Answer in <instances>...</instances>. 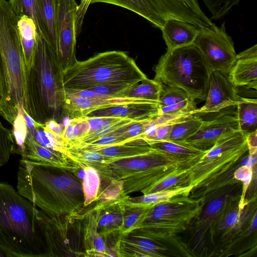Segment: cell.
Returning <instances> with one entry per match:
<instances>
[{
	"label": "cell",
	"instance_id": "5b68a950",
	"mask_svg": "<svg viewBox=\"0 0 257 257\" xmlns=\"http://www.w3.org/2000/svg\"><path fill=\"white\" fill-rule=\"evenodd\" d=\"M248 153L246 135L241 131L217 141L192 167L190 197L197 199L239 182L233 178V172L247 165Z\"/></svg>",
	"mask_w": 257,
	"mask_h": 257
},
{
	"label": "cell",
	"instance_id": "cb8c5ba5",
	"mask_svg": "<svg viewBox=\"0 0 257 257\" xmlns=\"http://www.w3.org/2000/svg\"><path fill=\"white\" fill-rule=\"evenodd\" d=\"M84 118L89 124L90 127L89 132L85 136L68 148H78L90 144L125 125L138 121L119 117H85Z\"/></svg>",
	"mask_w": 257,
	"mask_h": 257
},
{
	"label": "cell",
	"instance_id": "d6986e66",
	"mask_svg": "<svg viewBox=\"0 0 257 257\" xmlns=\"http://www.w3.org/2000/svg\"><path fill=\"white\" fill-rule=\"evenodd\" d=\"M22 159L50 164L76 173L80 167L67 155L42 146L27 135Z\"/></svg>",
	"mask_w": 257,
	"mask_h": 257
},
{
	"label": "cell",
	"instance_id": "bcb514c9",
	"mask_svg": "<svg viewBox=\"0 0 257 257\" xmlns=\"http://www.w3.org/2000/svg\"><path fill=\"white\" fill-rule=\"evenodd\" d=\"M9 3L18 18L27 16L37 26L36 0H9Z\"/></svg>",
	"mask_w": 257,
	"mask_h": 257
},
{
	"label": "cell",
	"instance_id": "f907efd6",
	"mask_svg": "<svg viewBox=\"0 0 257 257\" xmlns=\"http://www.w3.org/2000/svg\"><path fill=\"white\" fill-rule=\"evenodd\" d=\"M173 125V124L159 125L156 135L150 145L158 142L169 141Z\"/></svg>",
	"mask_w": 257,
	"mask_h": 257
},
{
	"label": "cell",
	"instance_id": "f5cc1de1",
	"mask_svg": "<svg viewBox=\"0 0 257 257\" xmlns=\"http://www.w3.org/2000/svg\"><path fill=\"white\" fill-rule=\"evenodd\" d=\"M44 125L47 129L63 138L64 128L55 120H49L44 123Z\"/></svg>",
	"mask_w": 257,
	"mask_h": 257
},
{
	"label": "cell",
	"instance_id": "1f68e13d",
	"mask_svg": "<svg viewBox=\"0 0 257 257\" xmlns=\"http://www.w3.org/2000/svg\"><path fill=\"white\" fill-rule=\"evenodd\" d=\"M80 149L98 153L105 157L115 158L117 161L141 155L151 150L153 147L149 145L124 144L100 148Z\"/></svg>",
	"mask_w": 257,
	"mask_h": 257
},
{
	"label": "cell",
	"instance_id": "d590c367",
	"mask_svg": "<svg viewBox=\"0 0 257 257\" xmlns=\"http://www.w3.org/2000/svg\"><path fill=\"white\" fill-rule=\"evenodd\" d=\"M152 147L176 156L185 158H195L202 156L207 150H202L184 143L170 141H161L150 145Z\"/></svg>",
	"mask_w": 257,
	"mask_h": 257
},
{
	"label": "cell",
	"instance_id": "4dcf8cb0",
	"mask_svg": "<svg viewBox=\"0 0 257 257\" xmlns=\"http://www.w3.org/2000/svg\"><path fill=\"white\" fill-rule=\"evenodd\" d=\"M74 162L82 170L81 181L84 207L86 208L96 201L100 185V176L98 171L93 167L80 162Z\"/></svg>",
	"mask_w": 257,
	"mask_h": 257
},
{
	"label": "cell",
	"instance_id": "603a6c76",
	"mask_svg": "<svg viewBox=\"0 0 257 257\" xmlns=\"http://www.w3.org/2000/svg\"><path fill=\"white\" fill-rule=\"evenodd\" d=\"M161 30L167 50L193 44L198 32L195 26L176 19L167 20Z\"/></svg>",
	"mask_w": 257,
	"mask_h": 257
},
{
	"label": "cell",
	"instance_id": "4316f807",
	"mask_svg": "<svg viewBox=\"0 0 257 257\" xmlns=\"http://www.w3.org/2000/svg\"><path fill=\"white\" fill-rule=\"evenodd\" d=\"M18 26L22 48L25 69L31 65L37 44L38 33L34 21L24 16L18 18Z\"/></svg>",
	"mask_w": 257,
	"mask_h": 257
},
{
	"label": "cell",
	"instance_id": "f1b7e54d",
	"mask_svg": "<svg viewBox=\"0 0 257 257\" xmlns=\"http://www.w3.org/2000/svg\"><path fill=\"white\" fill-rule=\"evenodd\" d=\"M240 131L244 134L257 130V100L242 97L236 105Z\"/></svg>",
	"mask_w": 257,
	"mask_h": 257
},
{
	"label": "cell",
	"instance_id": "30bf717a",
	"mask_svg": "<svg viewBox=\"0 0 257 257\" xmlns=\"http://www.w3.org/2000/svg\"><path fill=\"white\" fill-rule=\"evenodd\" d=\"M223 22L218 27L198 29L193 43L200 51L211 71L228 77L237 56L234 43L225 29Z\"/></svg>",
	"mask_w": 257,
	"mask_h": 257
},
{
	"label": "cell",
	"instance_id": "484cf974",
	"mask_svg": "<svg viewBox=\"0 0 257 257\" xmlns=\"http://www.w3.org/2000/svg\"><path fill=\"white\" fill-rule=\"evenodd\" d=\"M193 189L192 186H188L171 190L152 193L137 197L127 196L123 200L125 208H152L155 205L170 200L177 196H189Z\"/></svg>",
	"mask_w": 257,
	"mask_h": 257
},
{
	"label": "cell",
	"instance_id": "ba28073f",
	"mask_svg": "<svg viewBox=\"0 0 257 257\" xmlns=\"http://www.w3.org/2000/svg\"><path fill=\"white\" fill-rule=\"evenodd\" d=\"M204 198L180 196L151 208L136 235L167 245L177 243V234L189 228L200 213Z\"/></svg>",
	"mask_w": 257,
	"mask_h": 257
},
{
	"label": "cell",
	"instance_id": "60d3db41",
	"mask_svg": "<svg viewBox=\"0 0 257 257\" xmlns=\"http://www.w3.org/2000/svg\"><path fill=\"white\" fill-rule=\"evenodd\" d=\"M13 153L18 152L12 132L0 121V168L9 162Z\"/></svg>",
	"mask_w": 257,
	"mask_h": 257
},
{
	"label": "cell",
	"instance_id": "f35d334b",
	"mask_svg": "<svg viewBox=\"0 0 257 257\" xmlns=\"http://www.w3.org/2000/svg\"><path fill=\"white\" fill-rule=\"evenodd\" d=\"M151 208H125L123 222L120 231L123 236H126L141 228L144 224Z\"/></svg>",
	"mask_w": 257,
	"mask_h": 257
},
{
	"label": "cell",
	"instance_id": "e0dca14e",
	"mask_svg": "<svg viewBox=\"0 0 257 257\" xmlns=\"http://www.w3.org/2000/svg\"><path fill=\"white\" fill-rule=\"evenodd\" d=\"M195 163L152 168L133 173L121 180L123 182V195L126 196L133 192H142L164 178Z\"/></svg>",
	"mask_w": 257,
	"mask_h": 257
},
{
	"label": "cell",
	"instance_id": "83f0119b",
	"mask_svg": "<svg viewBox=\"0 0 257 257\" xmlns=\"http://www.w3.org/2000/svg\"><path fill=\"white\" fill-rule=\"evenodd\" d=\"M163 84L155 79L147 77L130 86L121 97L138 98L159 103Z\"/></svg>",
	"mask_w": 257,
	"mask_h": 257
},
{
	"label": "cell",
	"instance_id": "d4e9b609",
	"mask_svg": "<svg viewBox=\"0 0 257 257\" xmlns=\"http://www.w3.org/2000/svg\"><path fill=\"white\" fill-rule=\"evenodd\" d=\"M125 197L111 203L104 205L97 204L100 206L98 231L104 240L110 234L121 231L125 211L123 203Z\"/></svg>",
	"mask_w": 257,
	"mask_h": 257
},
{
	"label": "cell",
	"instance_id": "db71d44e",
	"mask_svg": "<svg viewBox=\"0 0 257 257\" xmlns=\"http://www.w3.org/2000/svg\"><path fill=\"white\" fill-rule=\"evenodd\" d=\"M0 257H10L9 254L0 248Z\"/></svg>",
	"mask_w": 257,
	"mask_h": 257
},
{
	"label": "cell",
	"instance_id": "9c48e42d",
	"mask_svg": "<svg viewBox=\"0 0 257 257\" xmlns=\"http://www.w3.org/2000/svg\"><path fill=\"white\" fill-rule=\"evenodd\" d=\"M49 217L45 214L50 256H84L83 244L84 213Z\"/></svg>",
	"mask_w": 257,
	"mask_h": 257
},
{
	"label": "cell",
	"instance_id": "6da1fadb",
	"mask_svg": "<svg viewBox=\"0 0 257 257\" xmlns=\"http://www.w3.org/2000/svg\"><path fill=\"white\" fill-rule=\"evenodd\" d=\"M17 180L18 192L49 217L84 208L82 181L71 171L22 159Z\"/></svg>",
	"mask_w": 257,
	"mask_h": 257
},
{
	"label": "cell",
	"instance_id": "681fc988",
	"mask_svg": "<svg viewBox=\"0 0 257 257\" xmlns=\"http://www.w3.org/2000/svg\"><path fill=\"white\" fill-rule=\"evenodd\" d=\"M91 0H80L75 16V28L77 36L81 32L84 16Z\"/></svg>",
	"mask_w": 257,
	"mask_h": 257
},
{
	"label": "cell",
	"instance_id": "836d02e7",
	"mask_svg": "<svg viewBox=\"0 0 257 257\" xmlns=\"http://www.w3.org/2000/svg\"><path fill=\"white\" fill-rule=\"evenodd\" d=\"M203 119L197 114L173 124L169 141L183 143L196 133L201 126Z\"/></svg>",
	"mask_w": 257,
	"mask_h": 257
},
{
	"label": "cell",
	"instance_id": "277c9868",
	"mask_svg": "<svg viewBox=\"0 0 257 257\" xmlns=\"http://www.w3.org/2000/svg\"><path fill=\"white\" fill-rule=\"evenodd\" d=\"M25 71L18 17L0 0V115L12 125L23 107Z\"/></svg>",
	"mask_w": 257,
	"mask_h": 257
},
{
	"label": "cell",
	"instance_id": "ee69618b",
	"mask_svg": "<svg viewBox=\"0 0 257 257\" xmlns=\"http://www.w3.org/2000/svg\"><path fill=\"white\" fill-rule=\"evenodd\" d=\"M211 14V19L218 20L225 16L240 0H202Z\"/></svg>",
	"mask_w": 257,
	"mask_h": 257
},
{
	"label": "cell",
	"instance_id": "ac0fdd59",
	"mask_svg": "<svg viewBox=\"0 0 257 257\" xmlns=\"http://www.w3.org/2000/svg\"><path fill=\"white\" fill-rule=\"evenodd\" d=\"M236 87L257 89V45L237 54L228 76Z\"/></svg>",
	"mask_w": 257,
	"mask_h": 257
},
{
	"label": "cell",
	"instance_id": "8fae6325",
	"mask_svg": "<svg viewBox=\"0 0 257 257\" xmlns=\"http://www.w3.org/2000/svg\"><path fill=\"white\" fill-rule=\"evenodd\" d=\"M201 156L181 158L153 148L141 155L102 165L96 170L100 178L121 180L133 173L149 168L195 163Z\"/></svg>",
	"mask_w": 257,
	"mask_h": 257
},
{
	"label": "cell",
	"instance_id": "f546056e",
	"mask_svg": "<svg viewBox=\"0 0 257 257\" xmlns=\"http://www.w3.org/2000/svg\"><path fill=\"white\" fill-rule=\"evenodd\" d=\"M27 135L42 146L66 155L67 145L64 140L37 122L36 127L27 128Z\"/></svg>",
	"mask_w": 257,
	"mask_h": 257
},
{
	"label": "cell",
	"instance_id": "4fadbf2b",
	"mask_svg": "<svg viewBox=\"0 0 257 257\" xmlns=\"http://www.w3.org/2000/svg\"><path fill=\"white\" fill-rule=\"evenodd\" d=\"M207 118L203 120L198 131L183 143L207 150L219 140L240 131L236 105L227 107Z\"/></svg>",
	"mask_w": 257,
	"mask_h": 257
},
{
	"label": "cell",
	"instance_id": "7a4b0ae2",
	"mask_svg": "<svg viewBox=\"0 0 257 257\" xmlns=\"http://www.w3.org/2000/svg\"><path fill=\"white\" fill-rule=\"evenodd\" d=\"M45 213L0 182V248L10 257L50 256Z\"/></svg>",
	"mask_w": 257,
	"mask_h": 257
},
{
	"label": "cell",
	"instance_id": "816d5d0a",
	"mask_svg": "<svg viewBox=\"0 0 257 257\" xmlns=\"http://www.w3.org/2000/svg\"><path fill=\"white\" fill-rule=\"evenodd\" d=\"M248 152L250 155L257 154V130L246 135Z\"/></svg>",
	"mask_w": 257,
	"mask_h": 257
},
{
	"label": "cell",
	"instance_id": "7c38bea8",
	"mask_svg": "<svg viewBox=\"0 0 257 257\" xmlns=\"http://www.w3.org/2000/svg\"><path fill=\"white\" fill-rule=\"evenodd\" d=\"M241 183L238 182L219 188L205 196L204 204L200 213L191 224L193 228L192 237L193 249L200 251L205 244V237L209 227L225 209L228 202L235 197L241 195L238 193Z\"/></svg>",
	"mask_w": 257,
	"mask_h": 257
},
{
	"label": "cell",
	"instance_id": "2e32d148",
	"mask_svg": "<svg viewBox=\"0 0 257 257\" xmlns=\"http://www.w3.org/2000/svg\"><path fill=\"white\" fill-rule=\"evenodd\" d=\"M159 109V103L137 101L97 109L89 112L85 117H119L138 121H144L158 116Z\"/></svg>",
	"mask_w": 257,
	"mask_h": 257
},
{
	"label": "cell",
	"instance_id": "7dc6e473",
	"mask_svg": "<svg viewBox=\"0 0 257 257\" xmlns=\"http://www.w3.org/2000/svg\"><path fill=\"white\" fill-rule=\"evenodd\" d=\"M130 86H131L123 84H111L97 86L88 89L99 95L121 97V95Z\"/></svg>",
	"mask_w": 257,
	"mask_h": 257
},
{
	"label": "cell",
	"instance_id": "c3c4849f",
	"mask_svg": "<svg viewBox=\"0 0 257 257\" xmlns=\"http://www.w3.org/2000/svg\"><path fill=\"white\" fill-rule=\"evenodd\" d=\"M195 106H196V103L195 100L189 99L174 104L160 106L159 115L176 112L183 110L190 107Z\"/></svg>",
	"mask_w": 257,
	"mask_h": 257
},
{
	"label": "cell",
	"instance_id": "8d00e7d4",
	"mask_svg": "<svg viewBox=\"0 0 257 257\" xmlns=\"http://www.w3.org/2000/svg\"><path fill=\"white\" fill-rule=\"evenodd\" d=\"M123 182L115 179L100 178V185L96 204L104 205L111 203L123 197Z\"/></svg>",
	"mask_w": 257,
	"mask_h": 257
},
{
	"label": "cell",
	"instance_id": "d6a6232c",
	"mask_svg": "<svg viewBox=\"0 0 257 257\" xmlns=\"http://www.w3.org/2000/svg\"><path fill=\"white\" fill-rule=\"evenodd\" d=\"M192 166L181 169L141 192L146 195L190 186Z\"/></svg>",
	"mask_w": 257,
	"mask_h": 257
},
{
	"label": "cell",
	"instance_id": "e575fe53",
	"mask_svg": "<svg viewBox=\"0 0 257 257\" xmlns=\"http://www.w3.org/2000/svg\"><path fill=\"white\" fill-rule=\"evenodd\" d=\"M93 104L91 99L66 94L63 106V116L70 119L84 117L93 110Z\"/></svg>",
	"mask_w": 257,
	"mask_h": 257
},
{
	"label": "cell",
	"instance_id": "f6af8a7d",
	"mask_svg": "<svg viewBox=\"0 0 257 257\" xmlns=\"http://www.w3.org/2000/svg\"><path fill=\"white\" fill-rule=\"evenodd\" d=\"M22 107L19 111L13 124L12 131L18 154L22 156L24 144L27 135V127L23 113Z\"/></svg>",
	"mask_w": 257,
	"mask_h": 257
},
{
	"label": "cell",
	"instance_id": "74e56055",
	"mask_svg": "<svg viewBox=\"0 0 257 257\" xmlns=\"http://www.w3.org/2000/svg\"><path fill=\"white\" fill-rule=\"evenodd\" d=\"M66 155L73 161L80 162L94 169L101 165L116 161L115 158L107 157L98 153L77 148H68Z\"/></svg>",
	"mask_w": 257,
	"mask_h": 257
},
{
	"label": "cell",
	"instance_id": "7bdbcfd3",
	"mask_svg": "<svg viewBox=\"0 0 257 257\" xmlns=\"http://www.w3.org/2000/svg\"><path fill=\"white\" fill-rule=\"evenodd\" d=\"M192 99L183 90L175 87L163 84L160 96V106H165L178 103Z\"/></svg>",
	"mask_w": 257,
	"mask_h": 257
},
{
	"label": "cell",
	"instance_id": "9a60e30c",
	"mask_svg": "<svg viewBox=\"0 0 257 257\" xmlns=\"http://www.w3.org/2000/svg\"><path fill=\"white\" fill-rule=\"evenodd\" d=\"M242 97L228 77L212 71L210 75L209 87L205 104L191 112L200 116L208 117L229 106H236Z\"/></svg>",
	"mask_w": 257,
	"mask_h": 257
},
{
	"label": "cell",
	"instance_id": "ab89813d",
	"mask_svg": "<svg viewBox=\"0 0 257 257\" xmlns=\"http://www.w3.org/2000/svg\"><path fill=\"white\" fill-rule=\"evenodd\" d=\"M90 128L88 121L84 117L70 119V123L64 128L63 136L67 148L85 136Z\"/></svg>",
	"mask_w": 257,
	"mask_h": 257
},
{
	"label": "cell",
	"instance_id": "5bb4252c",
	"mask_svg": "<svg viewBox=\"0 0 257 257\" xmlns=\"http://www.w3.org/2000/svg\"><path fill=\"white\" fill-rule=\"evenodd\" d=\"M78 7L75 0H57V55L63 72L77 60L75 16Z\"/></svg>",
	"mask_w": 257,
	"mask_h": 257
},
{
	"label": "cell",
	"instance_id": "7402d4cb",
	"mask_svg": "<svg viewBox=\"0 0 257 257\" xmlns=\"http://www.w3.org/2000/svg\"><path fill=\"white\" fill-rule=\"evenodd\" d=\"M37 32L57 54V0H36Z\"/></svg>",
	"mask_w": 257,
	"mask_h": 257
},
{
	"label": "cell",
	"instance_id": "52a82bcc",
	"mask_svg": "<svg viewBox=\"0 0 257 257\" xmlns=\"http://www.w3.org/2000/svg\"><path fill=\"white\" fill-rule=\"evenodd\" d=\"M154 71V79L162 84L179 88L194 100H205L212 71L194 44L167 50Z\"/></svg>",
	"mask_w": 257,
	"mask_h": 257
},
{
	"label": "cell",
	"instance_id": "44dd1931",
	"mask_svg": "<svg viewBox=\"0 0 257 257\" xmlns=\"http://www.w3.org/2000/svg\"><path fill=\"white\" fill-rule=\"evenodd\" d=\"M119 257H158L175 255L169 248L153 240L128 234L123 236L118 246Z\"/></svg>",
	"mask_w": 257,
	"mask_h": 257
},
{
	"label": "cell",
	"instance_id": "b9f144b4",
	"mask_svg": "<svg viewBox=\"0 0 257 257\" xmlns=\"http://www.w3.org/2000/svg\"><path fill=\"white\" fill-rule=\"evenodd\" d=\"M256 164L252 166L241 165L236 168L233 172V178L241 183V193L239 201L240 207H243L247 203L245 201V195L253 179Z\"/></svg>",
	"mask_w": 257,
	"mask_h": 257
},
{
	"label": "cell",
	"instance_id": "3957f363",
	"mask_svg": "<svg viewBox=\"0 0 257 257\" xmlns=\"http://www.w3.org/2000/svg\"><path fill=\"white\" fill-rule=\"evenodd\" d=\"M66 96L63 70L57 55L38 35L30 66L25 71L23 108L36 122L44 124L63 119V106Z\"/></svg>",
	"mask_w": 257,
	"mask_h": 257
},
{
	"label": "cell",
	"instance_id": "ffe728a7",
	"mask_svg": "<svg viewBox=\"0 0 257 257\" xmlns=\"http://www.w3.org/2000/svg\"><path fill=\"white\" fill-rule=\"evenodd\" d=\"M100 206L96 205L86 211L82 219L84 256H106L105 243L98 233Z\"/></svg>",
	"mask_w": 257,
	"mask_h": 257
},
{
	"label": "cell",
	"instance_id": "11a10c76",
	"mask_svg": "<svg viewBox=\"0 0 257 257\" xmlns=\"http://www.w3.org/2000/svg\"><path fill=\"white\" fill-rule=\"evenodd\" d=\"M1 99H0V109H1Z\"/></svg>",
	"mask_w": 257,
	"mask_h": 257
},
{
	"label": "cell",
	"instance_id": "8992f818",
	"mask_svg": "<svg viewBox=\"0 0 257 257\" xmlns=\"http://www.w3.org/2000/svg\"><path fill=\"white\" fill-rule=\"evenodd\" d=\"M146 78L135 60L119 51L99 53L86 60H77L63 72L65 88L73 90L111 84L132 86Z\"/></svg>",
	"mask_w": 257,
	"mask_h": 257
}]
</instances>
